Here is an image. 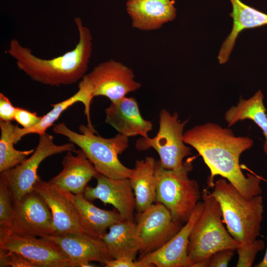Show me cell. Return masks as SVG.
<instances>
[{
    "label": "cell",
    "instance_id": "8fae6325",
    "mask_svg": "<svg viewBox=\"0 0 267 267\" xmlns=\"http://www.w3.org/2000/svg\"><path fill=\"white\" fill-rule=\"evenodd\" d=\"M14 211L5 229L28 236L45 237L53 234L51 212L42 197L35 191L27 193L13 203Z\"/></svg>",
    "mask_w": 267,
    "mask_h": 267
},
{
    "label": "cell",
    "instance_id": "9a60e30c",
    "mask_svg": "<svg viewBox=\"0 0 267 267\" xmlns=\"http://www.w3.org/2000/svg\"><path fill=\"white\" fill-rule=\"evenodd\" d=\"M61 249L70 260L71 267H94V261L105 265L113 259L101 238L87 233L50 235L45 237Z\"/></svg>",
    "mask_w": 267,
    "mask_h": 267
},
{
    "label": "cell",
    "instance_id": "ac0fdd59",
    "mask_svg": "<svg viewBox=\"0 0 267 267\" xmlns=\"http://www.w3.org/2000/svg\"><path fill=\"white\" fill-rule=\"evenodd\" d=\"M126 5L132 27L140 30L158 29L176 17L172 0H128Z\"/></svg>",
    "mask_w": 267,
    "mask_h": 267
},
{
    "label": "cell",
    "instance_id": "6da1fadb",
    "mask_svg": "<svg viewBox=\"0 0 267 267\" xmlns=\"http://www.w3.org/2000/svg\"><path fill=\"white\" fill-rule=\"evenodd\" d=\"M185 144L201 155L210 171L208 186L213 187L216 176L226 179L245 198L261 195L260 177L251 174L245 177L239 158L251 148L253 140L248 136H236L232 131L218 124L208 122L195 126L183 133Z\"/></svg>",
    "mask_w": 267,
    "mask_h": 267
},
{
    "label": "cell",
    "instance_id": "d4e9b609",
    "mask_svg": "<svg viewBox=\"0 0 267 267\" xmlns=\"http://www.w3.org/2000/svg\"><path fill=\"white\" fill-rule=\"evenodd\" d=\"M77 102H82L85 107V114L88 121V127L91 131L95 129L91 124L90 117V102L88 100L84 92L80 89L72 96L59 103L52 104V109L45 115L42 116L40 122L36 126L29 129L20 128L17 125L15 128V143L16 144L25 135L31 134L39 135L46 133V131L58 120L60 115Z\"/></svg>",
    "mask_w": 267,
    "mask_h": 267
},
{
    "label": "cell",
    "instance_id": "836d02e7",
    "mask_svg": "<svg viewBox=\"0 0 267 267\" xmlns=\"http://www.w3.org/2000/svg\"><path fill=\"white\" fill-rule=\"evenodd\" d=\"M8 250L0 247V267H8Z\"/></svg>",
    "mask_w": 267,
    "mask_h": 267
},
{
    "label": "cell",
    "instance_id": "4fadbf2b",
    "mask_svg": "<svg viewBox=\"0 0 267 267\" xmlns=\"http://www.w3.org/2000/svg\"><path fill=\"white\" fill-rule=\"evenodd\" d=\"M204 203L199 201L188 221L158 250L138 258L136 267H189L187 247L190 232L201 215Z\"/></svg>",
    "mask_w": 267,
    "mask_h": 267
},
{
    "label": "cell",
    "instance_id": "7c38bea8",
    "mask_svg": "<svg viewBox=\"0 0 267 267\" xmlns=\"http://www.w3.org/2000/svg\"><path fill=\"white\" fill-rule=\"evenodd\" d=\"M0 247L24 256L37 267H71L70 260L54 242L0 229Z\"/></svg>",
    "mask_w": 267,
    "mask_h": 267
},
{
    "label": "cell",
    "instance_id": "7402d4cb",
    "mask_svg": "<svg viewBox=\"0 0 267 267\" xmlns=\"http://www.w3.org/2000/svg\"><path fill=\"white\" fill-rule=\"evenodd\" d=\"M156 163L152 157L136 160L129 178L135 196V210L138 213L142 212L156 202Z\"/></svg>",
    "mask_w": 267,
    "mask_h": 267
},
{
    "label": "cell",
    "instance_id": "5b68a950",
    "mask_svg": "<svg viewBox=\"0 0 267 267\" xmlns=\"http://www.w3.org/2000/svg\"><path fill=\"white\" fill-rule=\"evenodd\" d=\"M201 197L204 210L190 232L187 247L189 267L221 250H236L240 246L224 226L220 204L207 189Z\"/></svg>",
    "mask_w": 267,
    "mask_h": 267
},
{
    "label": "cell",
    "instance_id": "9c48e42d",
    "mask_svg": "<svg viewBox=\"0 0 267 267\" xmlns=\"http://www.w3.org/2000/svg\"><path fill=\"white\" fill-rule=\"evenodd\" d=\"M39 136L38 145L29 158L16 166L0 173L10 190L13 203L34 190V186L41 178L38 174L39 167L45 159L63 152L77 151L75 144L72 142L56 145L51 135L46 133Z\"/></svg>",
    "mask_w": 267,
    "mask_h": 267
},
{
    "label": "cell",
    "instance_id": "44dd1931",
    "mask_svg": "<svg viewBox=\"0 0 267 267\" xmlns=\"http://www.w3.org/2000/svg\"><path fill=\"white\" fill-rule=\"evenodd\" d=\"M232 7L230 16L233 19L231 32L222 45L218 56L220 64L229 59L236 40L243 30L267 25V14L243 3L240 0H229Z\"/></svg>",
    "mask_w": 267,
    "mask_h": 267
},
{
    "label": "cell",
    "instance_id": "d590c367",
    "mask_svg": "<svg viewBox=\"0 0 267 267\" xmlns=\"http://www.w3.org/2000/svg\"></svg>",
    "mask_w": 267,
    "mask_h": 267
},
{
    "label": "cell",
    "instance_id": "484cf974",
    "mask_svg": "<svg viewBox=\"0 0 267 267\" xmlns=\"http://www.w3.org/2000/svg\"><path fill=\"white\" fill-rule=\"evenodd\" d=\"M15 128L11 121L0 120V172L11 169L24 161L35 149L18 150L14 147Z\"/></svg>",
    "mask_w": 267,
    "mask_h": 267
},
{
    "label": "cell",
    "instance_id": "8992f818",
    "mask_svg": "<svg viewBox=\"0 0 267 267\" xmlns=\"http://www.w3.org/2000/svg\"><path fill=\"white\" fill-rule=\"evenodd\" d=\"M192 169L189 160L177 170L166 169L159 161L156 163V202L164 205L173 220L182 224L188 221L201 197L197 182L188 177Z\"/></svg>",
    "mask_w": 267,
    "mask_h": 267
},
{
    "label": "cell",
    "instance_id": "f546056e",
    "mask_svg": "<svg viewBox=\"0 0 267 267\" xmlns=\"http://www.w3.org/2000/svg\"><path fill=\"white\" fill-rule=\"evenodd\" d=\"M42 117L38 116L36 112H31L27 109L16 107L14 120L23 127L31 128L38 124Z\"/></svg>",
    "mask_w": 267,
    "mask_h": 267
},
{
    "label": "cell",
    "instance_id": "d6986e66",
    "mask_svg": "<svg viewBox=\"0 0 267 267\" xmlns=\"http://www.w3.org/2000/svg\"><path fill=\"white\" fill-rule=\"evenodd\" d=\"M75 153L67 152L62 161V171L49 181L74 194H84L88 183L99 173L81 149Z\"/></svg>",
    "mask_w": 267,
    "mask_h": 267
},
{
    "label": "cell",
    "instance_id": "4316f807",
    "mask_svg": "<svg viewBox=\"0 0 267 267\" xmlns=\"http://www.w3.org/2000/svg\"><path fill=\"white\" fill-rule=\"evenodd\" d=\"M14 211L12 194L5 179L0 178V228L5 227Z\"/></svg>",
    "mask_w": 267,
    "mask_h": 267
},
{
    "label": "cell",
    "instance_id": "cb8c5ba5",
    "mask_svg": "<svg viewBox=\"0 0 267 267\" xmlns=\"http://www.w3.org/2000/svg\"><path fill=\"white\" fill-rule=\"evenodd\" d=\"M264 98L261 90L248 99L241 97L236 106H233L226 111L224 119L229 127L245 119L254 121L263 131L265 137L263 148L267 155V114L263 102Z\"/></svg>",
    "mask_w": 267,
    "mask_h": 267
},
{
    "label": "cell",
    "instance_id": "30bf717a",
    "mask_svg": "<svg viewBox=\"0 0 267 267\" xmlns=\"http://www.w3.org/2000/svg\"><path fill=\"white\" fill-rule=\"evenodd\" d=\"M182 225L175 222L169 210L158 202L138 213L136 231L139 258L161 248L179 231Z\"/></svg>",
    "mask_w": 267,
    "mask_h": 267
},
{
    "label": "cell",
    "instance_id": "d6a6232c",
    "mask_svg": "<svg viewBox=\"0 0 267 267\" xmlns=\"http://www.w3.org/2000/svg\"><path fill=\"white\" fill-rule=\"evenodd\" d=\"M106 267H136L134 260L127 257H121L112 259L105 265Z\"/></svg>",
    "mask_w": 267,
    "mask_h": 267
},
{
    "label": "cell",
    "instance_id": "52a82bcc",
    "mask_svg": "<svg viewBox=\"0 0 267 267\" xmlns=\"http://www.w3.org/2000/svg\"><path fill=\"white\" fill-rule=\"evenodd\" d=\"M188 119L180 122L175 112L172 115L166 109L159 114V128L157 134L152 138L137 139L135 147L138 151L152 148L158 153L161 166L168 170H177L182 167L183 159L191 155L190 148L185 145L183 131Z\"/></svg>",
    "mask_w": 267,
    "mask_h": 267
},
{
    "label": "cell",
    "instance_id": "1f68e13d",
    "mask_svg": "<svg viewBox=\"0 0 267 267\" xmlns=\"http://www.w3.org/2000/svg\"><path fill=\"white\" fill-rule=\"evenodd\" d=\"M8 266L12 267H37L32 262L19 253L8 250Z\"/></svg>",
    "mask_w": 267,
    "mask_h": 267
},
{
    "label": "cell",
    "instance_id": "ba28073f",
    "mask_svg": "<svg viewBox=\"0 0 267 267\" xmlns=\"http://www.w3.org/2000/svg\"><path fill=\"white\" fill-rule=\"evenodd\" d=\"M134 78L131 69L121 62L110 60L99 63L86 74L78 88L90 102L95 96H103L113 103L141 87Z\"/></svg>",
    "mask_w": 267,
    "mask_h": 267
},
{
    "label": "cell",
    "instance_id": "83f0119b",
    "mask_svg": "<svg viewBox=\"0 0 267 267\" xmlns=\"http://www.w3.org/2000/svg\"><path fill=\"white\" fill-rule=\"evenodd\" d=\"M265 243L262 239H256L244 245H240L236 250L238 259L237 267H251L259 252L265 248Z\"/></svg>",
    "mask_w": 267,
    "mask_h": 267
},
{
    "label": "cell",
    "instance_id": "277c9868",
    "mask_svg": "<svg viewBox=\"0 0 267 267\" xmlns=\"http://www.w3.org/2000/svg\"><path fill=\"white\" fill-rule=\"evenodd\" d=\"M53 126V133L66 136L77 145L99 174L111 178H130L134 169L126 167L118 158L129 146L128 137L118 134L113 137L104 138L83 125L79 127L80 133L72 131L64 123Z\"/></svg>",
    "mask_w": 267,
    "mask_h": 267
},
{
    "label": "cell",
    "instance_id": "7a4b0ae2",
    "mask_svg": "<svg viewBox=\"0 0 267 267\" xmlns=\"http://www.w3.org/2000/svg\"><path fill=\"white\" fill-rule=\"evenodd\" d=\"M79 41L74 48L51 59L35 56L30 48L12 39L5 52L15 61L19 70L32 80L52 87L69 85L86 74L92 52V36L80 17L74 19Z\"/></svg>",
    "mask_w": 267,
    "mask_h": 267
},
{
    "label": "cell",
    "instance_id": "4dcf8cb0",
    "mask_svg": "<svg viewBox=\"0 0 267 267\" xmlns=\"http://www.w3.org/2000/svg\"><path fill=\"white\" fill-rule=\"evenodd\" d=\"M16 107L3 93H0V119L3 121L14 120Z\"/></svg>",
    "mask_w": 267,
    "mask_h": 267
},
{
    "label": "cell",
    "instance_id": "5bb4252c",
    "mask_svg": "<svg viewBox=\"0 0 267 267\" xmlns=\"http://www.w3.org/2000/svg\"><path fill=\"white\" fill-rule=\"evenodd\" d=\"M33 190L42 197L51 212L52 235L87 233L82 225L74 204L61 189L49 181H45L40 178Z\"/></svg>",
    "mask_w": 267,
    "mask_h": 267
},
{
    "label": "cell",
    "instance_id": "ffe728a7",
    "mask_svg": "<svg viewBox=\"0 0 267 267\" xmlns=\"http://www.w3.org/2000/svg\"><path fill=\"white\" fill-rule=\"evenodd\" d=\"M62 190L74 204L82 225L89 234L102 239L112 225L124 220L115 208L113 210L101 209L87 199L84 194H74Z\"/></svg>",
    "mask_w": 267,
    "mask_h": 267
},
{
    "label": "cell",
    "instance_id": "3957f363",
    "mask_svg": "<svg viewBox=\"0 0 267 267\" xmlns=\"http://www.w3.org/2000/svg\"><path fill=\"white\" fill-rule=\"evenodd\" d=\"M212 194L220 204L228 231L240 245L250 243L260 235L264 213L261 195L245 198L224 178L215 182Z\"/></svg>",
    "mask_w": 267,
    "mask_h": 267
},
{
    "label": "cell",
    "instance_id": "2e32d148",
    "mask_svg": "<svg viewBox=\"0 0 267 267\" xmlns=\"http://www.w3.org/2000/svg\"><path fill=\"white\" fill-rule=\"evenodd\" d=\"M95 178L96 185L87 186L85 197L89 201L99 199L105 204H111L124 220L134 221L135 200L130 179L111 178L100 174Z\"/></svg>",
    "mask_w": 267,
    "mask_h": 267
},
{
    "label": "cell",
    "instance_id": "603a6c76",
    "mask_svg": "<svg viewBox=\"0 0 267 267\" xmlns=\"http://www.w3.org/2000/svg\"><path fill=\"white\" fill-rule=\"evenodd\" d=\"M102 237L113 259L127 257L135 259L139 252L136 223L123 220L112 225Z\"/></svg>",
    "mask_w": 267,
    "mask_h": 267
},
{
    "label": "cell",
    "instance_id": "e575fe53",
    "mask_svg": "<svg viewBox=\"0 0 267 267\" xmlns=\"http://www.w3.org/2000/svg\"><path fill=\"white\" fill-rule=\"evenodd\" d=\"M256 267H267V248L265 255L261 262L255 266Z\"/></svg>",
    "mask_w": 267,
    "mask_h": 267
},
{
    "label": "cell",
    "instance_id": "f1b7e54d",
    "mask_svg": "<svg viewBox=\"0 0 267 267\" xmlns=\"http://www.w3.org/2000/svg\"><path fill=\"white\" fill-rule=\"evenodd\" d=\"M234 250L225 249L217 252L196 263L192 267H227L234 254Z\"/></svg>",
    "mask_w": 267,
    "mask_h": 267
},
{
    "label": "cell",
    "instance_id": "e0dca14e",
    "mask_svg": "<svg viewBox=\"0 0 267 267\" xmlns=\"http://www.w3.org/2000/svg\"><path fill=\"white\" fill-rule=\"evenodd\" d=\"M106 124L118 132L128 137L137 135L148 137V134L153 128L152 123L142 117L137 101L133 97H124L111 103L105 109Z\"/></svg>",
    "mask_w": 267,
    "mask_h": 267
}]
</instances>
